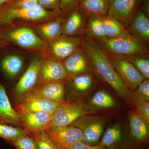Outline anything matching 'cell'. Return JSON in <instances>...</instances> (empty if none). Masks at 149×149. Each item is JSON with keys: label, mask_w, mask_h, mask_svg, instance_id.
I'll return each instance as SVG.
<instances>
[{"label": "cell", "mask_w": 149, "mask_h": 149, "mask_svg": "<svg viewBox=\"0 0 149 149\" xmlns=\"http://www.w3.org/2000/svg\"><path fill=\"white\" fill-rule=\"evenodd\" d=\"M82 47L87 55L94 72L107 83L128 104H134L132 91L123 83L113 66L107 54L94 41L83 40Z\"/></svg>", "instance_id": "1"}, {"label": "cell", "mask_w": 149, "mask_h": 149, "mask_svg": "<svg viewBox=\"0 0 149 149\" xmlns=\"http://www.w3.org/2000/svg\"><path fill=\"white\" fill-rule=\"evenodd\" d=\"M96 43L107 53L115 55L125 56L145 54L147 52L144 42L128 30L117 37L107 38Z\"/></svg>", "instance_id": "2"}, {"label": "cell", "mask_w": 149, "mask_h": 149, "mask_svg": "<svg viewBox=\"0 0 149 149\" xmlns=\"http://www.w3.org/2000/svg\"><path fill=\"white\" fill-rule=\"evenodd\" d=\"M63 14L61 10H48L39 5L24 9H13L2 6L0 7V27L10 24L16 19L32 22L49 21Z\"/></svg>", "instance_id": "3"}, {"label": "cell", "mask_w": 149, "mask_h": 149, "mask_svg": "<svg viewBox=\"0 0 149 149\" xmlns=\"http://www.w3.org/2000/svg\"><path fill=\"white\" fill-rule=\"evenodd\" d=\"M83 39L80 37L62 35L47 42L42 51L43 58L62 62L78 49L82 47Z\"/></svg>", "instance_id": "4"}, {"label": "cell", "mask_w": 149, "mask_h": 149, "mask_svg": "<svg viewBox=\"0 0 149 149\" xmlns=\"http://www.w3.org/2000/svg\"><path fill=\"white\" fill-rule=\"evenodd\" d=\"M0 40L13 43L30 51H41L45 47L47 42L34 30L27 27H22L0 33Z\"/></svg>", "instance_id": "5"}, {"label": "cell", "mask_w": 149, "mask_h": 149, "mask_svg": "<svg viewBox=\"0 0 149 149\" xmlns=\"http://www.w3.org/2000/svg\"><path fill=\"white\" fill-rule=\"evenodd\" d=\"M87 114L81 116L72 124L79 128L83 134L82 141L86 143L98 145L108 118L105 116Z\"/></svg>", "instance_id": "6"}, {"label": "cell", "mask_w": 149, "mask_h": 149, "mask_svg": "<svg viewBox=\"0 0 149 149\" xmlns=\"http://www.w3.org/2000/svg\"><path fill=\"white\" fill-rule=\"evenodd\" d=\"M84 103L85 98H83L72 102L66 101L60 105L53 113L49 128L72 125L83 116L95 113L85 111Z\"/></svg>", "instance_id": "7"}, {"label": "cell", "mask_w": 149, "mask_h": 149, "mask_svg": "<svg viewBox=\"0 0 149 149\" xmlns=\"http://www.w3.org/2000/svg\"><path fill=\"white\" fill-rule=\"evenodd\" d=\"M107 54L126 88L132 92L135 91L146 78L125 57Z\"/></svg>", "instance_id": "8"}, {"label": "cell", "mask_w": 149, "mask_h": 149, "mask_svg": "<svg viewBox=\"0 0 149 149\" xmlns=\"http://www.w3.org/2000/svg\"><path fill=\"white\" fill-rule=\"evenodd\" d=\"M68 98L66 101L74 102L85 98L95 88L97 82L93 72L77 74L66 80Z\"/></svg>", "instance_id": "9"}, {"label": "cell", "mask_w": 149, "mask_h": 149, "mask_svg": "<svg viewBox=\"0 0 149 149\" xmlns=\"http://www.w3.org/2000/svg\"><path fill=\"white\" fill-rule=\"evenodd\" d=\"M129 130L122 149H135L140 145L146 143L149 136V124L134 112L129 111Z\"/></svg>", "instance_id": "10"}, {"label": "cell", "mask_w": 149, "mask_h": 149, "mask_svg": "<svg viewBox=\"0 0 149 149\" xmlns=\"http://www.w3.org/2000/svg\"><path fill=\"white\" fill-rule=\"evenodd\" d=\"M45 131L60 149L83 140L81 130L72 125L51 127Z\"/></svg>", "instance_id": "11"}, {"label": "cell", "mask_w": 149, "mask_h": 149, "mask_svg": "<svg viewBox=\"0 0 149 149\" xmlns=\"http://www.w3.org/2000/svg\"><path fill=\"white\" fill-rule=\"evenodd\" d=\"M143 0H110L107 15L128 25L132 17L139 10Z\"/></svg>", "instance_id": "12"}, {"label": "cell", "mask_w": 149, "mask_h": 149, "mask_svg": "<svg viewBox=\"0 0 149 149\" xmlns=\"http://www.w3.org/2000/svg\"><path fill=\"white\" fill-rule=\"evenodd\" d=\"M60 104H61L28 93L21 97V100L17 103L15 110L18 113L45 111L53 114Z\"/></svg>", "instance_id": "13"}, {"label": "cell", "mask_w": 149, "mask_h": 149, "mask_svg": "<svg viewBox=\"0 0 149 149\" xmlns=\"http://www.w3.org/2000/svg\"><path fill=\"white\" fill-rule=\"evenodd\" d=\"M42 56H38L32 60L28 68L15 86V92L22 97L36 88L38 83L40 65Z\"/></svg>", "instance_id": "14"}, {"label": "cell", "mask_w": 149, "mask_h": 149, "mask_svg": "<svg viewBox=\"0 0 149 149\" xmlns=\"http://www.w3.org/2000/svg\"><path fill=\"white\" fill-rule=\"evenodd\" d=\"M66 83V80L50 81L37 86L29 93L59 104L64 103L66 102L65 93Z\"/></svg>", "instance_id": "15"}, {"label": "cell", "mask_w": 149, "mask_h": 149, "mask_svg": "<svg viewBox=\"0 0 149 149\" xmlns=\"http://www.w3.org/2000/svg\"><path fill=\"white\" fill-rule=\"evenodd\" d=\"M68 77L62 62L42 57L37 86L54 80H66Z\"/></svg>", "instance_id": "16"}, {"label": "cell", "mask_w": 149, "mask_h": 149, "mask_svg": "<svg viewBox=\"0 0 149 149\" xmlns=\"http://www.w3.org/2000/svg\"><path fill=\"white\" fill-rule=\"evenodd\" d=\"M22 128L28 135L33 131L47 130L49 127L52 114L48 112H27L19 113Z\"/></svg>", "instance_id": "17"}, {"label": "cell", "mask_w": 149, "mask_h": 149, "mask_svg": "<svg viewBox=\"0 0 149 149\" xmlns=\"http://www.w3.org/2000/svg\"><path fill=\"white\" fill-rule=\"evenodd\" d=\"M62 63L67 72V79L77 74L94 73L91 62L82 47L65 59Z\"/></svg>", "instance_id": "18"}, {"label": "cell", "mask_w": 149, "mask_h": 149, "mask_svg": "<svg viewBox=\"0 0 149 149\" xmlns=\"http://www.w3.org/2000/svg\"><path fill=\"white\" fill-rule=\"evenodd\" d=\"M66 15L63 25L62 35L80 37L85 33L88 15L79 7Z\"/></svg>", "instance_id": "19"}, {"label": "cell", "mask_w": 149, "mask_h": 149, "mask_svg": "<svg viewBox=\"0 0 149 149\" xmlns=\"http://www.w3.org/2000/svg\"><path fill=\"white\" fill-rule=\"evenodd\" d=\"M128 133L121 123H115L104 131L99 144L105 149H122Z\"/></svg>", "instance_id": "20"}, {"label": "cell", "mask_w": 149, "mask_h": 149, "mask_svg": "<svg viewBox=\"0 0 149 149\" xmlns=\"http://www.w3.org/2000/svg\"><path fill=\"white\" fill-rule=\"evenodd\" d=\"M65 15L63 14L57 18L37 25L35 32L47 42L54 40L62 35L63 25Z\"/></svg>", "instance_id": "21"}, {"label": "cell", "mask_w": 149, "mask_h": 149, "mask_svg": "<svg viewBox=\"0 0 149 149\" xmlns=\"http://www.w3.org/2000/svg\"><path fill=\"white\" fill-rule=\"evenodd\" d=\"M0 122L19 125L22 128L20 116L13 108L5 89L0 82Z\"/></svg>", "instance_id": "22"}, {"label": "cell", "mask_w": 149, "mask_h": 149, "mask_svg": "<svg viewBox=\"0 0 149 149\" xmlns=\"http://www.w3.org/2000/svg\"><path fill=\"white\" fill-rule=\"evenodd\" d=\"M115 100L108 92L103 89L96 91L87 102L84 103L86 111L96 113L98 111L110 109L116 106Z\"/></svg>", "instance_id": "23"}, {"label": "cell", "mask_w": 149, "mask_h": 149, "mask_svg": "<svg viewBox=\"0 0 149 149\" xmlns=\"http://www.w3.org/2000/svg\"><path fill=\"white\" fill-rule=\"evenodd\" d=\"M128 25L133 35L143 42H149V20L141 9L134 14Z\"/></svg>", "instance_id": "24"}, {"label": "cell", "mask_w": 149, "mask_h": 149, "mask_svg": "<svg viewBox=\"0 0 149 149\" xmlns=\"http://www.w3.org/2000/svg\"><path fill=\"white\" fill-rule=\"evenodd\" d=\"M85 32L87 38L96 43L106 39L105 29L102 16L94 15H88Z\"/></svg>", "instance_id": "25"}, {"label": "cell", "mask_w": 149, "mask_h": 149, "mask_svg": "<svg viewBox=\"0 0 149 149\" xmlns=\"http://www.w3.org/2000/svg\"><path fill=\"white\" fill-rule=\"evenodd\" d=\"M110 0H81L79 8L87 15L104 16L107 15Z\"/></svg>", "instance_id": "26"}, {"label": "cell", "mask_w": 149, "mask_h": 149, "mask_svg": "<svg viewBox=\"0 0 149 149\" xmlns=\"http://www.w3.org/2000/svg\"><path fill=\"white\" fill-rule=\"evenodd\" d=\"M23 64V58L15 54L6 56L1 62L3 71L10 77H15L21 71Z\"/></svg>", "instance_id": "27"}, {"label": "cell", "mask_w": 149, "mask_h": 149, "mask_svg": "<svg viewBox=\"0 0 149 149\" xmlns=\"http://www.w3.org/2000/svg\"><path fill=\"white\" fill-rule=\"evenodd\" d=\"M107 38L117 37L127 31L125 24L108 15L102 16Z\"/></svg>", "instance_id": "28"}, {"label": "cell", "mask_w": 149, "mask_h": 149, "mask_svg": "<svg viewBox=\"0 0 149 149\" xmlns=\"http://www.w3.org/2000/svg\"><path fill=\"white\" fill-rule=\"evenodd\" d=\"M26 134H27L22 128L0 122V137L9 143H11L13 141Z\"/></svg>", "instance_id": "29"}, {"label": "cell", "mask_w": 149, "mask_h": 149, "mask_svg": "<svg viewBox=\"0 0 149 149\" xmlns=\"http://www.w3.org/2000/svg\"><path fill=\"white\" fill-rule=\"evenodd\" d=\"M28 135L35 140L37 149H60L44 130L33 131Z\"/></svg>", "instance_id": "30"}, {"label": "cell", "mask_w": 149, "mask_h": 149, "mask_svg": "<svg viewBox=\"0 0 149 149\" xmlns=\"http://www.w3.org/2000/svg\"><path fill=\"white\" fill-rule=\"evenodd\" d=\"M144 54L125 56L146 79L149 78V60Z\"/></svg>", "instance_id": "31"}, {"label": "cell", "mask_w": 149, "mask_h": 149, "mask_svg": "<svg viewBox=\"0 0 149 149\" xmlns=\"http://www.w3.org/2000/svg\"><path fill=\"white\" fill-rule=\"evenodd\" d=\"M133 102L137 101H149V80L145 79L135 91L132 92Z\"/></svg>", "instance_id": "32"}, {"label": "cell", "mask_w": 149, "mask_h": 149, "mask_svg": "<svg viewBox=\"0 0 149 149\" xmlns=\"http://www.w3.org/2000/svg\"><path fill=\"white\" fill-rule=\"evenodd\" d=\"M16 149H37V144L29 135H24L12 142Z\"/></svg>", "instance_id": "33"}, {"label": "cell", "mask_w": 149, "mask_h": 149, "mask_svg": "<svg viewBox=\"0 0 149 149\" xmlns=\"http://www.w3.org/2000/svg\"><path fill=\"white\" fill-rule=\"evenodd\" d=\"M134 112L147 123H149V102L137 101L134 102Z\"/></svg>", "instance_id": "34"}, {"label": "cell", "mask_w": 149, "mask_h": 149, "mask_svg": "<svg viewBox=\"0 0 149 149\" xmlns=\"http://www.w3.org/2000/svg\"><path fill=\"white\" fill-rule=\"evenodd\" d=\"M38 5V0H15L3 6L13 9H24L34 7Z\"/></svg>", "instance_id": "35"}, {"label": "cell", "mask_w": 149, "mask_h": 149, "mask_svg": "<svg viewBox=\"0 0 149 149\" xmlns=\"http://www.w3.org/2000/svg\"><path fill=\"white\" fill-rule=\"evenodd\" d=\"M81 0H60V8L64 14H67L79 6Z\"/></svg>", "instance_id": "36"}, {"label": "cell", "mask_w": 149, "mask_h": 149, "mask_svg": "<svg viewBox=\"0 0 149 149\" xmlns=\"http://www.w3.org/2000/svg\"><path fill=\"white\" fill-rule=\"evenodd\" d=\"M38 3L47 10H61L60 0H38Z\"/></svg>", "instance_id": "37"}, {"label": "cell", "mask_w": 149, "mask_h": 149, "mask_svg": "<svg viewBox=\"0 0 149 149\" xmlns=\"http://www.w3.org/2000/svg\"><path fill=\"white\" fill-rule=\"evenodd\" d=\"M63 149H105L101 146L99 144L95 146H91L84 143L83 141H80L72 144L69 146Z\"/></svg>", "instance_id": "38"}, {"label": "cell", "mask_w": 149, "mask_h": 149, "mask_svg": "<svg viewBox=\"0 0 149 149\" xmlns=\"http://www.w3.org/2000/svg\"><path fill=\"white\" fill-rule=\"evenodd\" d=\"M143 1L141 10L148 17L149 16V0H143Z\"/></svg>", "instance_id": "39"}, {"label": "cell", "mask_w": 149, "mask_h": 149, "mask_svg": "<svg viewBox=\"0 0 149 149\" xmlns=\"http://www.w3.org/2000/svg\"><path fill=\"white\" fill-rule=\"evenodd\" d=\"M11 0H0V7L6 3L9 2Z\"/></svg>", "instance_id": "40"}, {"label": "cell", "mask_w": 149, "mask_h": 149, "mask_svg": "<svg viewBox=\"0 0 149 149\" xmlns=\"http://www.w3.org/2000/svg\"><path fill=\"white\" fill-rule=\"evenodd\" d=\"M4 41L0 40V49L3 46H4Z\"/></svg>", "instance_id": "41"}, {"label": "cell", "mask_w": 149, "mask_h": 149, "mask_svg": "<svg viewBox=\"0 0 149 149\" xmlns=\"http://www.w3.org/2000/svg\"><path fill=\"white\" fill-rule=\"evenodd\" d=\"M15 1V0H11V1L10 2L13 1Z\"/></svg>", "instance_id": "42"}, {"label": "cell", "mask_w": 149, "mask_h": 149, "mask_svg": "<svg viewBox=\"0 0 149 149\" xmlns=\"http://www.w3.org/2000/svg\"><path fill=\"white\" fill-rule=\"evenodd\" d=\"M135 149H139L138 148H137Z\"/></svg>", "instance_id": "43"}]
</instances>
